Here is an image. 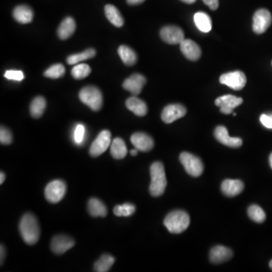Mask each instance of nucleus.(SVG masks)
<instances>
[{"instance_id":"c9c22d12","label":"nucleus","mask_w":272,"mask_h":272,"mask_svg":"<svg viewBox=\"0 0 272 272\" xmlns=\"http://www.w3.org/2000/svg\"><path fill=\"white\" fill-rule=\"evenodd\" d=\"M4 76L8 80H15V81H22L25 78L24 73L22 71H15V70L7 71Z\"/></svg>"},{"instance_id":"6ab92c4d","label":"nucleus","mask_w":272,"mask_h":272,"mask_svg":"<svg viewBox=\"0 0 272 272\" xmlns=\"http://www.w3.org/2000/svg\"><path fill=\"white\" fill-rule=\"evenodd\" d=\"M232 251L229 248L218 245V246H214L211 249L209 258L212 263L219 264V263L228 261L232 257Z\"/></svg>"},{"instance_id":"4468645a","label":"nucleus","mask_w":272,"mask_h":272,"mask_svg":"<svg viewBox=\"0 0 272 272\" xmlns=\"http://www.w3.org/2000/svg\"><path fill=\"white\" fill-rule=\"evenodd\" d=\"M75 245V240L69 236L56 235L51 242V249L54 253L62 255Z\"/></svg>"},{"instance_id":"7c9ffc66","label":"nucleus","mask_w":272,"mask_h":272,"mask_svg":"<svg viewBox=\"0 0 272 272\" xmlns=\"http://www.w3.org/2000/svg\"><path fill=\"white\" fill-rule=\"evenodd\" d=\"M248 215L250 219L257 223H261L265 220L266 215L262 209L257 205H252L248 208Z\"/></svg>"},{"instance_id":"9d476101","label":"nucleus","mask_w":272,"mask_h":272,"mask_svg":"<svg viewBox=\"0 0 272 272\" xmlns=\"http://www.w3.org/2000/svg\"><path fill=\"white\" fill-rule=\"evenodd\" d=\"M160 37L165 43L170 45L181 44L185 40V34L181 28L176 26L163 27L160 32Z\"/></svg>"},{"instance_id":"aec40b11","label":"nucleus","mask_w":272,"mask_h":272,"mask_svg":"<svg viewBox=\"0 0 272 272\" xmlns=\"http://www.w3.org/2000/svg\"><path fill=\"white\" fill-rule=\"evenodd\" d=\"M126 106L129 111L139 117H144L148 113V106L146 103L135 96L129 98L126 100Z\"/></svg>"},{"instance_id":"7ed1b4c3","label":"nucleus","mask_w":272,"mask_h":272,"mask_svg":"<svg viewBox=\"0 0 272 272\" xmlns=\"http://www.w3.org/2000/svg\"><path fill=\"white\" fill-rule=\"evenodd\" d=\"M163 223L169 232L181 234L189 226V215L183 210L172 211L166 215Z\"/></svg>"},{"instance_id":"f257e3e1","label":"nucleus","mask_w":272,"mask_h":272,"mask_svg":"<svg viewBox=\"0 0 272 272\" xmlns=\"http://www.w3.org/2000/svg\"><path fill=\"white\" fill-rule=\"evenodd\" d=\"M21 236L24 241L28 245H34L37 243L40 236V228L35 215L26 213L19 224Z\"/></svg>"},{"instance_id":"393cba45","label":"nucleus","mask_w":272,"mask_h":272,"mask_svg":"<svg viewBox=\"0 0 272 272\" xmlns=\"http://www.w3.org/2000/svg\"><path fill=\"white\" fill-rule=\"evenodd\" d=\"M111 156L117 160L124 158L127 154V148L124 141L120 138H116L111 145Z\"/></svg>"},{"instance_id":"bb28decb","label":"nucleus","mask_w":272,"mask_h":272,"mask_svg":"<svg viewBox=\"0 0 272 272\" xmlns=\"http://www.w3.org/2000/svg\"><path fill=\"white\" fill-rule=\"evenodd\" d=\"M194 19L196 26L201 32L208 33L212 29V20L206 13H196Z\"/></svg>"},{"instance_id":"9b49d317","label":"nucleus","mask_w":272,"mask_h":272,"mask_svg":"<svg viewBox=\"0 0 272 272\" xmlns=\"http://www.w3.org/2000/svg\"><path fill=\"white\" fill-rule=\"evenodd\" d=\"M187 110L183 105L180 104H172L167 105L161 114V119L165 123H173L178 119L182 118L186 114Z\"/></svg>"},{"instance_id":"ea45409f","label":"nucleus","mask_w":272,"mask_h":272,"mask_svg":"<svg viewBox=\"0 0 272 272\" xmlns=\"http://www.w3.org/2000/svg\"><path fill=\"white\" fill-rule=\"evenodd\" d=\"M127 4L131 6L139 5L145 2V0H126Z\"/></svg>"},{"instance_id":"37998d69","label":"nucleus","mask_w":272,"mask_h":272,"mask_svg":"<svg viewBox=\"0 0 272 272\" xmlns=\"http://www.w3.org/2000/svg\"><path fill=\"white\" fill-rule=\"evenodd\" d=\"M181 1L187 4H192L196 2V0H181Z\"/></svg>"},{"instance_id":"a878e982","label":"nucleus","mask_w":272,"mask_h":272,"mask_svg":"<svg viewBox=\"0 0 272 272\" xmlns=\"http://www.w3.org/2000/svg\"><path fill=\"white\" fill-rule=\"evenodd\" d=\"M118 54L123 63L128 66H132L137 62V55L127 46H120L118 49Z\"/></svg>"},{"instance_id":"ddd939ff","label":"nucleus","mask_w":272,"mask_h":272,"mask_svg":"<svg viewBox=\"0 0 272 272\" xmlns=\"http://www.w3.org/2000/svg\"><path fill=\"white\" fill-rule=\"evenodd\" d=\"M146 83V78L142 74H135L126 79L123 83V89L132 93L133 96H138L142 93V89Z\"/></svg>"},{"instance_id":"473e14b6","label":"nucleus","mask_w":272,"mask_h":272,"mask_svg":"<svg viewBox=\"0 0 272 272\" xmlns=\"http://www.w3.org/2000/svg\"><path fill=\"white\" fill-rule=\"evenodd\" d=\"M135 205L132 203H126L123 205L116 206L114 209V215L118 217H128L132 215L135 212Z\"/></svg>"},{"instance_id":"6e6552de","label":"nucleus","mask_w":272,"mask_h":272,"mask_svg":"<svg viewBox=\"0 0 272 272\" xmlns=\"http://www.w3.org/2000/svg\"><path fill=\"white\" fill-rule=\"evenodd\" d=\"M220 83L234 90H240L246 83V77L241 71H233L222 74L220 77Z\"/></svg>"},{"instance_id":"e433bc0d","label":"nucleus","mask_w":272,"mask_h":272,"mask_svg":"<svg viewBox=\"0 0 272 272\" xmlns=\"http://www.w3.org/2000/svg\"><path fill=\"white\" fill-rule=\"evenodd\" d=\"M85 127L83 124H78L74 131V141L77 144H81L84 139Z\"/></svg>"},{"instance_id":"58836bf2","label":"nucleus","mask_w":272,"mask_h":272,"mask_svg":"<svg viewBox=\"0 0 272 272\" xmlns=\"http://www.w3.org/2000/svg\"><path fill=\"white\" fill-rule=\"evenodd\" d=\"M211 10H216L218 7V0H202Z\"/></svg>"},{"instance_id":"4be33fe9","label":"nucleus","mask_w":272,"mask_h":272,"mask_svg":"<svg viewBox=\"0 0 272 272\" xmlns=\"http://www.w3.org/2000/svg\"><path fill=\"white\" fill-rule=\"evenodd\" d=\"M75 30V21L71 17L66 18L62 21L58 28V36L61 40H67L74 34Z\"/></svg>"},{"instance_id":"a19ab883","label":"nucleus","mask_w":272,"mask_h":272,"mask_svg":"<svg viewBox=\"0 0 272 272\" xmlns=\"http://www.w3.org/2000/svg\"><path fill=\"white\" fill-rule=\"evenodd\" d=\"M0 252H1V265L4 264V258L6 256V249L4 245H1V249H0Z\"/></svg>"},{"instance_id":"0eeeda50","label":"nucleus","mask_w":272,"mask_h":272,"mask_svg":"<svg viewBox=\"0 0 272 272\" xmlns=\"http://www.w3.org/2000/svg\"><path fill=\"white\" fill-rule=\"evenodd\" d=\"M111 144V132L108 130L102 131L91 145L89 154L93 157H99L107 151Z\"/></svg>"},{"instance_id":"4c0bfd02","label":"nucleus","mask_w":272,"mask_h":272,"mask_svg":"<svg viewBox=\"0 0 272 272\" xmlns=\"http://www.w3.org/2000/svg\"><path fill=\"white\" fill-rule=\"evenodd\" d=\"M260 122L264 127L272 129V114H261L260 117Z\"/></svg>"},{"instance_id":"a211bd4d","label":"nucleus","mask_w":272,"mask_h":272,"mask_svg":"<svg viewBox=\"0 0 272 272\" xmlns=\"http://www.w3.org/2000/svg\"><path fill=\"white\" fill-rule=\"evenodd\" d=\"M244 185L240 180L226 179L221 185L223 194L228 197H235L243 191Z\"/></svg>"},{"instance_id":"f704fd0d","label":"nucleus","mask_w":272,"mask_h":272,"mask_svg":"<svg viewBox=\"0 0 272 272\" xmlns=\"http://www.w3.org/2000/svg\"><path fill=\"white\" fill-rule=\"evenodd\" d=\"M13 137L11 131L4 126L0 129V142L2 145H8L13 142Z\"/></svg>"},{"instance_id":"c85d7f7f","label":"nucleus","mask_w":272,"mask_h":272,"mask_svg":"<svg viewBox=\"0 0 272 272\" xmlns=\"http://www.w3.org/2000/svg\"><path fill=\"white\" fill-rule=\"evenodd\" d=\"M115 261V258L112 255L104 254L96 261L94 264V270L96 272H107L110 270Z\"/></svg>"},{"instance_id":"2f4dec72","label":"nucleus","mask_w":272,"mask_h":272,"mask_svg":"<svg viewBox=\"0 0 272 272\" xmlns=\"http://www.w3.org/2000/svg\"><path fill=\"white\" fill-rule=\"evenodd\" d=\"M90 67L86 64H79L73 68L71 74L76 80H82L86 78L91 74Z\"/></svg>"},{"instance_id":"b1692460","label":"nucleus","mask_w":272,"mask_h":272,"mask_svg":"<svg viewBox=\"0 0 272 272\" xmlns=\"http://www.w3.org/2000/svg\"><path fill=\"white\" fill-rule=\"evenodd\" d=\"M105 16L110 22L117 28H121L124 25V19L120 11L113 5H107L105 8Z\"/></svg>"},{"instance_id":"cd10ccee","label":"nucleus","mask_w":272,"mask_h":272,"mask_svg":"<svg viewBox=\"0 0 272 272\" xmlns=\"http://www.w3.org/2000/svg\"><path fill=\"white\" fill-rule=\"evenodd\" d=\"M47 108V101L42 96L36 97L31 102L30 106L31 115L34 118H40L43 116L45 110Z\"/></svg>"},{"instance_id":"c03bdc74","label":"nucleus","mask_w":272,"mask_h":272,"mask_svg":"<svg viewBox=\"0 0 272 272\" xmlns=\"http://www.w3.org/2000/svg\"><path fill=\"white\" fill-rule=\"evenodd\" d=\"M138 151H139V150L136 149V148H135V149L132 150V151H130L131 155L135 157V156L137 155Z\"/></svg>"},{"instance_id":"1a4fd4ad","label":"nucleus","mask_w":272,"mask_h":272,"mask_svg":"<svg viewBox=\"0 0 272 272\" xmlns=\"http://www.w3.org/2000/svg\"><path fill=\"white\" fill-rule=\"evenodd\" d=\"M271 22L272 16L270 12L264 9H261L254 14L252 30L255 34H263L271 25Z\"/></svg>"},{"instance_id":"2eb2a0df","label":"nucleus","mask_w":272,"mask_h":272,"mask_svg":"<svg viewBox=\"0 0 272 272\" xmlns=\"http://www.w3.org/2000/svg\"><path fill=\"white\" fill-rule=\"evenodd\" d=\"M214 135L218 142L230 148H239L243 144L242 139L240 138L231 137L228 134V129L223 126L215 128Z\"/></svg>"},{"instance_id":"c756f323","label":"nucleus","mask_w":272,"mask_h":272,"mask_svg":"<svg viewBox=\"0 0 272 272\" xmlns=\"http://www.w3.org/2000/svg\"><path fill=\"white\" fill-rule=\"evenodd\" d=\"M95 56H96V50L93 49H89V50H85L83 53L68 56L67 59V63L70 65H77L83 61L93 59Z\"/></svg>"},{"instance_id":"49530a36","label":"nucleus","mask_w":272,"mask_h":272,"mask_svg":"<svg viewBox=\"0 0 272 272\" xmlns=\"http://www.w3.org/2000/svg\"><path fill=\"white\" fill-rule=\"evenodd\" d=\"M269 267H270V269L272 270V259L270 260V262H269Z\"/></svg>"},{"instance_id":"20e7f679","label":"nucleus","mask_w":272,"mask_h":272,"mask_svg":"<svg viewBox=\"0 0 272 272\" xmlns=\"http://www.w3.org/2000/svg\"><path fill=\"white\" fill-rule=\"evenodd\" d=\"M80 101L94 111H98L103 105L102 92L96 86H89L83 88L79 93Z\"/></svg>"},{"instance_id":"5701e85b","label":"nucleus","mask_w":272,"mask_h":272,"mask_svg":"<svg viewBox=\"0 0 272 272\" xmlns=\"http://www.w3.org/2000/svg\"><path fill=\"white\" fill-rule=\"evenodd\" d=\"M88 210L92 216L105 217L108 210L105 205L97 198H91L88 203Z\"/></svg>"},{"instance_id":"a18cd8bd","label":"nucleus","mask_w":272,"mask_h":272,"mask_svg":"<svg viewBox=\"0 0 272 272\" xmlns=\"http://www.w3.org/2000/svg\"><path fill=\"white\" fill-rule=\"evenodd\" d=\"M269 163H270V168L272 169V153L269 156Z\"/></svg>"},{"instance_id":"f8f14e48","label":"nucleus","mask_w":272,"mask_h":272,"mask_svg":"<svg viewBox=\"0 0 272 272\" xmlns=\"http://www.w3.org/2000/svg\"><path fill=\"white\" fill-rule=\"evenodd\" d=\"M215 103L216 106L219 107L220 111L222 114H230L233 112L234 108L243 103V99L231 95H226L218 98Z\"/></svg>"},{"instance_id":"423d86ee","label":"nucleus","mask_w":272,"mask_h":272,"mask_svg":"<svg viewBox=\"0 0 272 272\" xmlns=\"http://www.w3.org/2000/svg\"><path fill=\"white\" fill-rule=\"evenodd\" d=\"M66 191V184L62 180H54L46 187L45 197L50 203H57L64 198Z\"/></svg>"},{"instance_id":"79ce46f5","label":"nucleus","mask_w":272,"mask_h":272,"mask_svg":"<svg viewBox=\"0 0 272 272\" xmlns=\"http://www.w3.org/2000/svg\"><path fill=\"white\" fill-rule=\"evenodd\" d=\"M6 179V175L4 172H1V173H0V184L4 183V181H5Z\"/></svg>"},{"instance_id":"412c9836","label":"nucleus","mask_w":272,"mask_h":272,"mask_svg":"<svg viewBox=\"0 0 272 272\" xmlns=\"http://www.w3.org/2000/svg\"><path fill=\"white\" fill-rule=\"evenodd\" d=\"M13 17L19 23H31L34 19V11L28 6H18L13 11Z\"/></svg>"},{"instance_id":"dca6fc26","label":"nucleus","mask_w":272,"mask_h":272,"mask_svg":"<svg viewBox=\"0 0 272 272\" xmlns=\"http://www.w3.org/2000/svg\"><path fill=\"white\" fill-rule=\"evenodd\" d=\"M131 142L136 149L140 151H151L154 148V142L152 138L144 132H136L131 136Z\"/></svg>"},{"instance_id":"39448f33","label":"nucleus","mask_w":272,"mask_h":272,"mask_svg":"<svg viewBox=\"0 0 272 272\" xmlns=\"http://www.w3.org/2000/svg\"><path fill=\"white\" fill-rule=\"evenodd\" d=\"M179 160L184 169L191 176L198 177L203 173L204 169L203 162L194 154L188 152L181 153Z\"/></svg>"},{"instance_id":"f03ea898","label":"nucleus","mask_w":272,"mask_h":272,"mask_svg":"<svg viewBox=\"0 0 272 272\" xmlns=\"http://www.w3.org/2000/svg\"><path fill=\"white\" fill-rule=\"evenodd\" d=\"M151 185L149 191L153 197H160L166 190L167 181H166V172L164 166L160 162H155L151 165Z\"/></svg>"},{"instance_id":"f3484780","label":"nucleus","mask_w":272,"mask_h":272,"mask_svg":"<svg viewBox=\"0 0 272 272\" xmlns=\"http://www.w3.org/2000/svg\"><path fill=\"white\" fill-rule=\"evenodd\" d=\"M181 53L190 61H197L201 56V50L195 42L185 40L180 44Z\"/></svg>"},{"instance_id":"72a5a7b5","label":"nucleus","mask_w":272,"mask_h":272,"mask_svg":"<svg viewBox=\"0 0 272 272\" xmlns=\"http://www.w3.org/2000/svg\"><path fill=\"white\" fill-rule=\"evenodd\" d=\"M65 68L62 64H56L45 71L44 76L51 79H58L65 74Z\"/></svg>"}]
</instances>
